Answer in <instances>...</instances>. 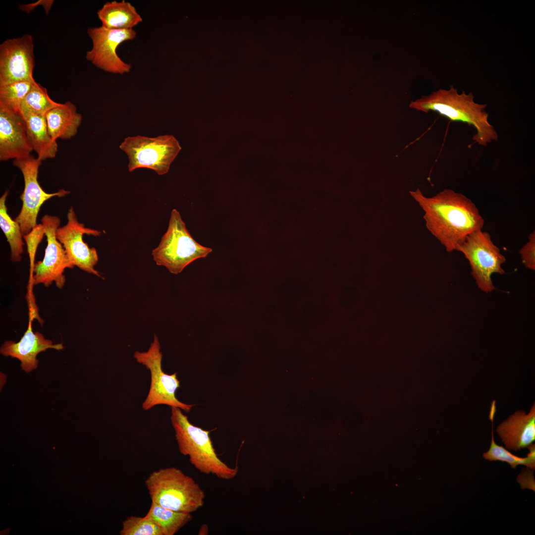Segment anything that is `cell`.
Returning <instances> with one entry per match:
<instances>
[{
	"label": "cell",
	"mask_w": 535,
	"mask_h": 535,
	"mask_svg": "<svg viewBox=\"0 0 535 535\" xmlns=\"http://www.w3.org/2000/svg\"><path fill=\"white\" fill-rule=\"evenodd\" d=\"M209 533V528L206 524L202 525L198 532V535H207Z\"/></svg>",
	"instance_id": "cell-28"
},
{
	"label": "cell",
	"mask_w": 535,
	"mask_h": 535,
	"mask_svg": "<svg viewBox=\"0 0 535 535\" xmlns=\"http://www.w3.org/2000/svg\"><path fill=\"white\" fill-rule=\"evenodd\" d=\"M67 217V223L56 230V239L62 245L74 266L101 277L99 271L95 269L99 260L97 252L95 248H90L83 241V235L85 234L98 236L101 232L87 228L84 224L80 223L72 207L68 210Z\"/></svg>",
	"instance_id": "cell-13"
},
{
	"label": "cell",
	"mask_w": 535,
	"mask_h": 535,
	"mask_svg": "<svg viewBox=\"0 0 535 535\" xmlns=\"http://www.w3.org/2000/svg\"><path fill=\"white\" fill-rule=\"evenodd\" d=\"M35 80L0 86V103L19 113L21 105Z\"/></svg>",
	"instance_id": "cell-24"
},
{
	"label": "cell",
	"mask_w": 535,
	"mask_h": 535,
	"mask_svg": "<svg viewBox=\"0 0 535 535\" xmlns=\"http://www.w3.org/2000/svg\"><path fill=\"white\" fill-rule=\"evenodd\" d=\"M33 147L42 161L54 158L57 152L56 140L50 135L45 115L27 113L22 115Z\"/></svg>",
	"instance_id": "cell-19"
},
{
	"label": "cell",
	"mask_w": 535,
	"mask_h": 535,
	"mask_svg": "<svg viewBox=\"0 0 535 535\" xmlns=\"http://www.w3.org/2000/svg\"><path fill=\"white\" fill-rule=\"evenodd\" d=\"M409 107L426 113L437 112L451 121L472 126L476 130L473 140L480 146H486L498 140L497 132L488 120L487 105L476 103L472 93H459L452 85L411 102Z\"/></svg>",
	"instance_id": "cell-2"
},
{
	"label": "cell",
	"mask_w": 535,
	"mask_h": 535,
	"mask_svg": "<svg viewBox=\"0 0 535 535\" xmlns=\"http://www.w3.org/2000/svg\"><path fill=\"white\" fill-rule=\"evenodd\" d=\"M34 46L29 34L7 39L0 45V86L35 80Z\"/></svg>",
	"instance_id": "cell-12"
},
{
	"label": "cell",
	"mask_w": 535,
	"mask_h": 535,
	"mask_svg": "<svg viewBox=\"0 0 535 535\" xmlns=\"http://www.w3.org/2000/svg\"><path fill=\"white\" fill-rule=\"evenodd\" d=\"M45 117L49 132L55 140L70 139L74 136L82 120L76 106L69 101L50 109Z\"/></svg>",
	"instance_id": "cell-17"
},
{
	"label": "cell",
	"mask_w": 535,
	"mask_h": 535,
	"mask_svg": "<svg viewBox=\"0 0 535 535\" xmlns=\"http://www.w3.org/2000/svg\"><path fill=\"white\" fill-rule=\"evenodd\" d=\"M456 250L462 252L468 260L478 287L485 293L494 290L491 275L505 273L501 265L506 259L489 234L482 230L475 231L459 244Z\"/></svg>",
	"instance_id": "cell-8"
},
{
	"label": "cell",
	"mask_w": 535,
	"mask_h": 535,
	"mask_svg": "<svg viewBox=\"0 0 535 535\" xmlns=\"http://www.w3.org/2000/svg\"><path fill=\"white\" fill-rule=\"evenodd\" d=\"M145 483L152 502L162 507L192 513L205 504L206 494L199 484L178 468L155 470Z\"/></svg>",
	"instance_id": "cell-4"
},
{
	"label": "cell",
	"mask_w": 535,
	"mask_h": 535,
	"mask_svg": "<svg viewBox=\"0 0 535 535\" xmlns=\"http://www.w3.org/2000/svg\"><path fill=\"white\" fill-rule=\"evenodd\" d=\"M424 212L426 226L448 252L473 232L482 230L484 220L472 201L463 194L444 189L428 197L417 188L410 191Z\"/></svg>",
	"instance_id": "cell-1"
},
{
	"label": "cell",
	"mask_w": 535,
	"mask_h": 535,
	"mask_svg": "<svg viewBox=\"0 0 535 535\" xmlns=\"http://www.w3.org/2000/svg\"><path fill=\"white\" fill-rule=\"evenodd\" d=\"M45 235L44 227L42 223L37 224L26 235H23L25 240L30 261V277H31L35 265V256L39 244Z\"/></svg>",
	"instance_id": "cell-26"
},
{
	"label": "cell",
	"mask_w": 535,
	"mask_h": 535,
	"mask_svg": "<svg viewBox=\"0 0 535 535\" xmlns=\"http://www.w3.org/2000/svg\"><path fill=\"white\" fill-rule=\"evenodd\" d=\"M8 190H6L0 198V226L9 243L12 262H20L23 253L24 242L19 224L13 220L7 213L6 200Z\"/></svg>",
	"instance_id": "cell-21"
},
{
	"label": "cell",
	"mask_w": 535,
	"mask_h": 535,
	"mask_svg": "<svg viewBox=\"0 0 535 535\" xmlns=\"http://www.w3.org/2000/svg\"><path fill=\"white\" fill-rule=\"evenodd\" d=\"M181 409L171 407L170 420L178 449L188 456L190 463L200 473L213 475L224 480L235 478L237 467H231L218 456L207 431L192 424Z\"/></svg>",
	"instance_id": "cell-3"
},
{
	"label": "cell",
	"mask_w": 535,
	"mask_h": 535,
	"mask_svg": "<svg viewBox=\"0 0 535 535\" xmlns=\"http://www.w3.org/2000/svg\"><path fill=\"white\" fill-rule=\"evenodd\" d=\"M519 254L526 267L535 270V232L533 231L528 237V241L520 249Z\"/></svg>",
	"instance_id": "cell-27"
},
{
	"label": "cell",
	"mask_w": 535,
	"mask_h": 535,
	"mask_svg": "<svg viewBox=\"0 0 535 535\" xmlns=\"http://www.w3.org/2000/svg\"><path fill=\"white\" fill-rule=\"evenodd\" d=\"M119 148L127 155L129 172L147 168L160 175L168 172L171 163L181 149L178 141L171 135L128 137Z\"/></svg>",
	"instance_id": "cell-6"
},
{
	"label": "cell",
	"mask_w": 535,
	"mask_h": 535,
	"mask_svg": "<svg viewBox=\"0 0 535 535\" xmlns=\"http://www.w3.org/2000/svg\"><path fill=\"white\" fill-rule=\"evenodd\" d=\"M133 356L138 363L149 370L151 374L149 390L142 405L143 410L147 411L156 405H166L179 408L186 412H190L193 405L184 403L175 396V392L180 386L177 373L169 374L162 369V354L156 334L147 351H136Z\"/></svg>",
	"instance_id": "cell-7"
},
{
	"label": "cell",
	"mask_w": 535,
	"mask_h": 535,
	"mask_svg": "<svg viewBox=\"0 0 535 535\" xmlns=\"http://www.w3.org/2000/svg\"><path fill=\"white\" fill-rule=\"evenodd\" d=\"M491 441L489 450L483 453L482 456L490 461H500L508 463L512 468L519 465H525L531 470L535 468V444H531L529 448L530 452L526 457L515 456L502 446L497 444L494 440L493 428L491 433Z\"/></svg>",
	"instance_id": "cell-23"
},
{
	"label": "cell",
	"mask_w": 535,
	"mask_h": 535,
	"mask_svg": "<svg viewBox=\"0 0 535 535\" xmlns=\"http://www.w3.org/2000/svg\"><path fill=\"white\" fill-rule=\"evenodd\" d=\"M87 34L92 42V49L86 54L87 60L108 73L122 75L130 72L131 64L124 61L116 50L122 43L136 37L134 29H108L101 26L88 28Z\"/></svg>",
	"instance_id": "cell-10"
},
{
	"label": "cell",
	"mask_w": 535,
	"mask_h": 535,
	"mask_svg": "<svg viewBox=\"0 0 535 535\" xmlns=\"http://www.w3.org/2000/svg\"><path fill=\"white\" fill-rule=\"evenodd\" d=\"M62 343L54 344L49 339H46L39 332L32 330L31 321H29L28 328L23 336L18 342L6 341L1 346L0 352L4 356H10L18 359L22 370L29 373L38 367L39 363L37 355L48 349L57 350L63 349Z\"/></svg>",
	"instance_id": "cell-15"
},
{
	"label": "cell",
	"mask_w": 535,
	"mask_h": 535,
	"mask_svg": "<svg viewBox=\"0 0 535 535\" xmlns=\"http://www.w3.org/2000/svg\"><path fill=\"white\" fill-rule=\"evenodd\" d=\"M145 516L158 524L162 535H174L193 518L191 513L173 511L153 502Z\"/></svg>",
	"instance_id": "cell-20"
},
{
	"label": "cell",
	"mask_w": 535,
	"mask_h": 535,
	"mask_svg": "<svg viewBox=\"0 0 535 535\" xmlns=\"http://www.w3.org/2000/svg\"><path fill=\"white\" fill-rule=\"evenodd\" d=\"M47 237V246L42 261L36 263L30 282L33 285L42 283L50 286L54 282L57 287L62 288L65 282L63 272L65 268L74 266L69 260L62 245L56 237L60 219L56 216L45 215L41 219Z\"/></svg>",
	"instance_id": "cell-11"
},
{
	"label": "cell",
	"mask_w": 535,
	"mask_h": 535,
	"mask_svg": "<svg viewBox=\"0 0 535 535\" xmlns=\"http://www.w3.org/2000/svg\"><path fill=\"white\" fill-rule=\"evenodd\" d=\"M33 150L22 116L0 103V160L23 159Z\"/></svg>",
	"instance_id": "cell-14"
},
{
	"label": "cell",
	"mask_w": 535,
	"mask_h": 535,
	"mask_svg": "<svg viewBox=\"0 0 535 535\" xmlns=\"http://www.w3.org/2000/svg\"><path fill=\"white\" fill-rule=\"evenodd\" d=\"M496 432L509 450L517 451L533 444L535 440V405L530 412L519 410L500 423Z\"/></svg>",
	"instance_id": "cell-16"
},
{
	"label": "cell",
	"mask_w": 535,
	"mask_h": 535,
	"mask_svg": "<svg viewBox=\"0 0 535 535\" xmlns=\"http://www.w3.org/2000/svg\"><path fill=\"white\" fill-rule=\"evenodd\" d=\"M41 163V160L31 155L13 161V165L21 171L24 181V190L20 196L22 208L14 219L19 224L23 235L28 234L37 225L39 211L46 201L54 197H64L70 193L63 189L53 193H47L43 189L38 180Z\"/></svg>",
	"instance_id": "cell-9"
},
{
	"label": "cell",
	"mask_w": 535,
	"mask_h": 535,
	"mask_svg": "<svg viewBox=\"0 0 535 535\" xmlns=\"http://www.w3.org/2000/svg\"><path fill=\"white\" fill-rule=\"evenodd\" d=\"M120 535H162L158 524L151 519L130 516L122 523Z\"/></svg>",
	"instance_id": "cell-25"
},
{
	"label": "cell",
	"mask_w": 535,
	"mask_h": 535,
	"mask_svg": "<svg viewBox=\"0 0 535 535\" xmlns=\"http://www.w3.org/2000/svg\"><path fill=\"white\" fill-rule=\"evenodd\" d=\"M102 26L108 29H133L143 19L130 2L113 0L105 3L97 11Z\"/></svg>",
	"instance_id": "cell-18"
},
{
	"label": "cell",
	"mask_w": 535,
	"mask_h": 535,
	"mask_svg": "<svg viewBox=\"0 0 535 535\" xmlns=\"http://www.w3.org/2000/svg\"><path fill=\"white\" fill-rule=\"evenodd\" d=\"M212 251V248L194 240L179 212L174 209L171 211L167 229L152 254L157 265L164 266L171 273L177 274L196 260L206 258Z\"/></svg>",
	"instance_id": "cell-5"
},
{
	"label": "cell",
	"mask_w": 535,
	"mask_h": 535,
	"mask_svg": "<svg viewBox=\"0 0 535 535\" xmlns=\"http://www.w3.org/2000/svg\"><path fill=\"white\" fill-rule=\"evenodd\" d=\"M59 104L53 101L47 89L35 81L21 105L19 113L22 116L27 113L45 116L50 109Z\"/></svg>",
	"instance_id": "cell-22"
}]
</instances>
